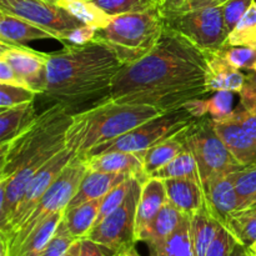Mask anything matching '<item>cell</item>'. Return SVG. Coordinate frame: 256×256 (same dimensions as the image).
Returning <instances> with one entry per match:
<instances>
[{"label": "cell", "instance_id": "6da1fadb", "mask_svg": "<svg viewBox=\"0 0 256 256\" xmlns=\"http://www.w3.org/2000/svg\"><path fill=\"white\" fill-rule=\"evenodd\" d=\"M206 54L174 30L164 34L150 54L122 66L110 90L118 104L149 105L164 112L208 95Z\"/></svg>", "mask_w": 256, "mask_h": 256}, {"label": "cell", "instance_id": "7a4b0ae2", "mask_svg": "<svg viewBox=\"0 0 256 256\" xmlns=\"http://www.w3.org/2000/svg\"><path fill=\"white\" fill-rule=\"evenodd\" d=\"M122 62L99 40L82 45L65 44L59 52H48L44 96L72 114L80 108L95 106L109 100Z\"/></svg>", "mask_w": 256, "mask_h": 256}, {"label": "cell", "instance_id": "3957f363", "mask_svg": "<svg viewBox=\"0 0 256 256\" xmlns=\"http://www.w3.org/2000/svg\"><path fill=\"white\" fill-rule=\"evenodd\" d=\"M74 115L54 104L12 140L0 144V180L9 179L20 168L40 159H52L68 145Z\"/></svg>", "mask_w": 256, "mask_h": 256}, {"label": "cell", "instance_id": "277c9868", "mask_svg": "<svg viewBox=\"0 0 256 256\" xmlns=\"http://www.w3.org/2000/svg\"><path fill=\"white\" fill-rule=\"evenodd\" d=\"M162 114L165 112L149 105L118 104L112 100L72 114L70 132L78 139V158L82 159L94 148L118 139Z\"/></svg>", "mask_w": 256, "mask_h": 256}, {"label": "cell", "instance_id": "5b68a950", "mask_svg": "<svg viewBox=\"0 0 256 256\" xmlns=\"http://www.w3.org/2000/svg\"><path fill=\"white\" fill-rule=\"evenodd\" d=\"M164 30V15L158 8L112 16L105 29L98 30L95 39L108 45L126 66L150 54L162 39Z\"/></svg>", "mask_w": 256, "mask_h": 256}, {"label": "cell", "instance_id": "8992f818", "mask_svg": "<svg viewBox=\"0 0 256 256\" xmlns=\"http://www.w3.org/2000/svg\"><path fill=\"white\" fill-rule=\"evenodd\" d=\"M86 172V165L78 156L62 170L59 178L42 195L36 206L20 225L19 229L10 236L8 242L0 240V242L6 245L8 256H14L22 242L55 212L66 210Z\"/></svg>", "mask_w": 256, "mask_h": 256}, {"label": "cell", "instance_id": "52a82bcc", "mask_svg": "<svg viewBox=\"0 0 256 256\" xmlns=\"http://www.w3.org/2000/svg\"><path fill=\"white\" fill-rule=\"evenodd\" d=\"M182 136L196 160L202 185L218 175L230 174L245 168L225 146L210 116L195 120L182 132Z\"/></svg>", "mask_w": 256, "mask_h": 256}, {"label": "cell", "instance_id": "ba28073f", "mask_svg": "<svg viewBox=\"0 0 256 256\" xmlns=\"http://www.w3.org/2000/svg\"><path fill=\"white\" fill-rule=\"evenodd\" d=\"M196 119L185 108L165 112V114L135 128L132 132L122 135L118 139L94 148L85 158L110 152H138V154H140V152H146L148 149L156 145L158 142L185 130ZM85 158H82V159H85Z\"/></svg>", "mask_w": 256, "mask_h": 256}, {"label": "cell", "instance_id": "9c48e42d", "mask_svg": "<svg viewBox=\"0 0 256 256\" xmlns=\"http://www.w3.org/2000/svg\"><path fill=\"white\" fill-rule=\"evenodd\" d=\"M164 20L165 26L184 36L204 52H216L224 46L226 40L228 32L222 5L164 15Z\"/></svg>", "mask_w": 256, "mask_h": 256}, {"label": "cell", "instance_id": "30bf717a", "mask_svg": "<svg viewBox=\"0 0 256 256\" xmlns=\"http://www.w3.org/2000/svg\"><path fill=\"white\" fill-rule=\"evenodd\" d=\"M72 128V126H70ZM78 156V139L72 132H68V145L58 152L52 160L46 162L39 172L35 174L32 182L28 185L24 195L20 199L12 219L8 222L4 229L0 230V240L8 242L12 234L20 228V225L25 222L30 212L34 210L42 195L48 192L52 182L59 178L62 170Z\"/></svg>", "mask_w": 256, "mask_h": 256}, {"label": "cell", "instance_id": "8fae6325", "mask_svg": "<svg viewBox=\"0 0 256 256\" xmlns=\"http://www.w3.org/2000/svg\"><path fill=\"white\" fill-rule=\"evenodd\" d=\"M140 192L142 182L134 178L124 202L102 222L95 225L86 238L102 245L114 256L135 246L138 242L135 238V219Z\"/></svg>", "mask_w": 256, "mask_h": 256}, {"label": "cell", "instance_id": "7c38bea8", "mask_svg": "<svg viewBox=\"0 0 256 256\" xmlns=\"http://www.w3.org/2000/svg\"><path fill=\"white\" fill-rule=\"evenodd\" d=\"M0 12L15 15L49 32H56L65 44V34L82 26V22L55 2L46 0H0Z\"/></svg>", "mask_w": 256, "mask_h": 256}, {"label": "cell", "instance_id": "4fadbf2b", "mask_svg": "<svg viewBox=\"0 0 256 256\" xmlns=\"http://www.w3.org/2000/svg\"><path fill=\"white\" fill-rule=\"evenodd\" d=\"M0 59H4L28 84L30 90L42 95L46 84L48 52L32 50L25 45L0 42Z\"/></svg>", "mask_w": 256, "mask_h": 256}, {"label": "cell", "instance_id": "5bb4252c", "mask_svg": "<svg viewBox=\"0 0 256 256\" xmlns=\"http://www.w3.org/2000/svg\"><path fill=\"white\" fill-rule=\"evenodd\" d=\"M235 172L218 175L202 185L205 192V206L212 216L222 225L229 216L239 212L242 206L240 198L235 189Z\"/></svg>", "mask_w": 256, "mask_h": 256}, {"label": "cell", "instance_id": "9a60e30c", "mask_svg": "<svg viewBox=\"0 0 256 256\" xmlns=\"http://www.w3.org/2000/svg\"><path fill=\"white\" fill-rule=\"evenodd\" d=\"M82 160L86 165L88 172L128 174L139 179L142 182L149 178V175H146V172H144L142 155L138 152H102V154L92 155Z\"/></svg>", "mask_w": 256, "mask_h": 256}, {"label": "cell", "instance_id": "2e32d148", "mask_svg": "<svg viewBox=\"0 0 256 256\" xmlns=\"http://www.w3.org/2000/svg\"><path fill=\"white\" fill-rule=\"evenodd\" d=\"M206 54V80L205 86L209 94L228 90L235 94H240L246 80V74L236 68L232 66L222 55L216 52Z\"/></svg>", "mask_w": 256, "mask_h": 256}, {"label": "cell", "instance_id": "e0dca14e", "mask_svg": "<svg viewBox=\"0 0 256 256\" xmlns=\"http://www.w3.org/2000/svg\"><path fill=\"white\" fill-rule=\"evenodd\" d=\"M168 202L166 189L164 180L149 176L142 182L139 202L136 208V219H135V238L142 232V230L154 220L158 212Z\"/></svg>", "mask_w": 256, "mask_h": 256}, {"label": "cell", "instance_id": "ac0fdd59", "mask_svg": "<svg viewBox=\"0 0 256 256\" xmlns=\"http://www.w3.org/2000/svg\"><path fill=\"white\" fill-rule=\"evenodd\" d=\"M214 126L232 156L244 166L256 164V139L239 124L228 120L215 122Z\"/></svg>", "mask_w": 256, "mask_h": 256}, {"label": "cell", "instance_id": "d6986e66", "mask_svg": "<svg viewBox=\"0 0 256 256\" xmlns=\"http://www.w3.org/2000/svg\"><path fill=\"white\" fill-rule=\"evenodd\" d=\"M35 40H58L62 42V36L56 32L42 29L15 15L0 12V42L24 45Z\"/></svg>", "mask_w": 256, "mask_h": 256}, {"label": "cell", "instance_id": "ffe728a7", "mask_svg": "<svg viewBox=\"0 0 256 256\" xmlns=\"http://www.w3.org/2000/svg\"><path fill=\"white\" fill-rule=\"evenodd\" d=\"M168 202L182 214L192 216L205 208V192L202 184L192 179L164 180Z\"/></svg>", "mask_w": 256, "mask_h": 256}, {"label": "cell", "instance_id": "44dd1931", "mask_svg": "<svg viewBox=\"0 0 256 256\" xmlns=\"http://www.w3.org/2000/svg\"><path fill=\"white\" fill-rule=\"evenodd\" d=\"M185 216L188 215L182 214L172 202H168L162 206V209L158 212L154 220L138 236V242H145L149 249L158 246L180 226Z\"/></svg>", "mask_w": 256, "mask_h": 256}, {"label": "cell", "instance_id": "7402d4cb", "mask_svg": "<svg viewBox=\"0 0 256 256\" xmlns=\"http://www.w3.org/2000/svg\"><path fill=\"white\" fill-rule=\"evenodd\" d=\"M128 178L132 176L128 174H116V172H88L68 208L78 206L90 200L102 199L108 192L125 182Z\"/></svg>", "mask_w": 256, "mask_h": 256}, {"label": "cell", "instance_id": "603a6c76", "mask_svg": "<svg viewBox=\"0 0 256 256\" xmlns=\"http://www.w3.org/2000/svg\"><path fill=\"white\" fill-rule=\"evenodd\" d=\"M182 132L158 142L146 152H140L142 158V164H144V172H146V175H150L160 168L165 166L180 152L188 149L184 136H182Z\"/></svg>", "mask_w": 256, "mask_h": 256}, {"label": "cell", "instance_id": "cb8c5ba5", "mask_svg": "<svg viewBox=\"0 0 256 256\" xmlns=\"http://www.w3.org/2000/svg\"><path fill=\"white\" fill-rule=\"evenodd\" d=\"M102 199L90 200L78 206L66 208L64 214V222L70 234L76 240L86 238L90 230L96 222L100 212Z\"/></svg>", "mask_w": 256, "mask_h": 256}, {"label": "cell", "instance_id": "d4e9b609", "mask_svg": "<svg viewBox=\"0 0 256 256\" xmlns=\"http://www.w3.org/2000/svg\"><path fill=\"white\" fill-rule=\"evenodd\" d=\"M220 225L222 224L208 212L206 206L190 216V238L194 256H206Z\"/></svg>", "mask_w": 256, "mask_h": 256}, {"label": "cell", "instance_id": "484cf974", "mask_svg": "<svg viewBox=\"0 0 256 256\" xmlns=\"http://www.w3.org/2000/svg\"><path fill=\"white\" fill-rule=\"evenodd\" d=\"M36 118L32 102L0 109V144L19 135Z\"/></svg>", "mask_w": 256, "mask_h": 256}, {"label": "cell", "instance_id": "4316f807", "mask_svg": "<svg viewBox=\"0 0 256 256\" xmlns=\"http://www.w3.org/2000/svg\"><path fill=\"white\" fill-rule=\"evenodd\" d=\"M56 4L64 8L84 25L96 30L105 29L112 19V16L106 14L94 2L90 0H59Z\"/></svg>", "mask_w": 256, "mask_h": 256}, {"label": "cell", "instance_id": "83f0119b", "mask_svg": "<svg viewBox=\"0 0 256 256\" xmlns=\"http://www.w3.org/2000/svg\"><path fill=\"white\" fill-rule=\"evenodd\" d=\"M149 176L158 178V179L162 180L192 179L195 180V182H202L199 166H198V162L195 160L194 155H192V152L189 149L180 152L172 162H168L165 166L158 169L156 172H152Z\"/></svg>", "mask_w": 256, "mask_h": 256}, {"label": "cell", "instance_id": "f1b7e54d", "mask_svg": "<svg viewBox=\"0 0 256 256\" xmlns=\"http://www.w3.org/2000/svg\"><path fill=\"white\" fill-rule=\"evenodd\" d=\"M65 210L55 212L52 216H50L44 224L38 228L22 244V246L18 249L14 256H38L42 252V250L48 246L50 240L56 232L58 226L64 219Z\"/></svg>", "mask_w": 256, "mask_h": 256}, {"label": "cell", "instance_id": "f546056e", "mask_svg": "<svg viewBox=\"0 0 256 256\" xmlns=\"http://www.w3.org/2000/svg\"><path fill=\"white\" fill-rule=\"evenodd\" d=\"M150 256H194L190 238V216H185L180 226L158 246L150 249Z\"/></svg>", "mask_w": 256, "mask_h": 256}, {"label": "cell", "instance_id": "4dcf8cb0", "mask_svg": "<svg viewBox=\"0 0 256 256\" xmlns=\"http://www.w3.org/2000/svg\"><path fill=\"white\" fill-rule=\"evenodd\" d=\"M224 46L256 48V0H252L244 16L228 34Z\"/></svg>", "mask_w": 256, "mask_h": 256}, {"label": "cell", "instance_id": "1f68e13d", "mask_svg": "<svg viewBox=\"0 0 256 256\" xmlns=\"http://www.w3.org/2000/svg\"><path fill=\"white\" fill-rule=\"evenodd\" d=\"M224 226L232 232V236L236 239L239 244L250 248L256 242V216L246 212H235Z\"/></svg>", "mask_w": 256, "mask_h": 256}, {"label": "cell", "instance_id": "d6a6232c", "mask_svg": "<svg viewBox=\"0 0 256 256\" xmlns=\"http://www.w3.org/2000/svg\"><path fill=\"white\" fill-rule=\"evenodd\" d=\"M110 16L142 12L160 8V0H92Z\"/></svg>", "mask_w": 256, "mask_h": 256}, {"label": "cell", "instance_id": "836d02e7", "mask_svg": "<svg viewBox=\"0 0 256 256\" xmlns=\"http://www.w3.org/2000/svg\"><path fill=\"white\" fill-rule=\"evenodd\" d=\"M232 66L239 70L252 72L256 65V48L249 46H222L216 50Z\"/></svg>", "mask_w": 256, "mask_h": 256}, {"label": "cell", "instance_id": "e575fe53", "mask_svg": "<svg viewBox=\"0 0 256 256\" xmlns=\"http://www.w3.org/2000/svg\"><path fill=\"white\" fill-rule=\"evenodd\" d=\"M235 189L242 202L239 210L242 212L256 195V164L242 168L235 172Z\"/></svg>", "mask_w": 256, "mask_h": 256}, {"label": "cell", "instance_id": "d590c367", "mask_svg": "<svg viewBox=\"0 0 256 256\" xmlns=\"http://www.w3.org/2000/svg\"><path fill=\"white\" fill-rule=\"evenodd\" d=\"M132 179H134V178H128L125 182H122V184L115 186L112 192H109L104 198H102V205H100V212L99 215H98L95 225L102 222L108 215H110L112 212H115V210L124 202L125 198H126L128 192H129L130 190V186H132Z\"/></svg>", "mask_w": 256, "mask_h": 256}, {"label": "cell", "instance_id": "8d00e7d4", "mask_svg": "<svg viewBox=\"0 0 256 256\" xmlns=\"http://www.w3.org/2000/svg\"><path fill=\"white\" fill-rule=\"evenodd\" d=\"M36 95V92L26 89V88L0 84V109L29 104V102H34Z\"/></svg>", "mask_w": 256, "mask_h": 256}, {"label": "cell", "instance_id": "74e56055", "mask_svg": "<svg viewBox=\"0 0 256 256\" xmlns=\"http://www.w3.org/2000/svg\"><path fill=\"white\" fill-rule=\"evenodd\" d=\"M228 0H160V10L162 15L178 14L202 8L220 6Z\"/></svg>", "mask_w": 256, "mask_h": 256}, {"label": "cell", "instance_id": "f35d334b", "mask_svg": "<svg viewBox=\"0 0 256 256\" xmlns=\"http://www.w3.org/2000/svg\"><path fill=\"white\" fill-rule=\"evenodd\" d=\"M234 94L228 90H220L214 92L209 100V116L215 122L226 119L234 112Z\"/></svg>", "mask_w": 256, "mask_h": 256}, {"label": "cell", "instance_id": "ab89813d", "mask_svg": "<svg viewBox=\"0 0 256 256\" xmlns=\"http://www.w3.org/2000/svg\"><path fill=\"white\" fill-rule=\"evenodd\" d=\"M75 240L76 239L70 234L66 225H65L64 219H62V222L58 226L56 232L52 236V239L50 240L48 246L42 250V254L38 256H65Z\"/></svg>", "mask_w": 256, "mask_h": 256}, {"label": "cell", "instance_id": "60d3db41", "mask_svg": "<svg viewBox=\"0 0 256 256\" xmlns=\"http://www.w3.org/2000/svg\"><path fill=\"white\" fill-rule=\"evenodd\" d=\"M252 2V0H228L225 4L222 5L225 29L228 34L236 26Z\"/></svg>", "mask_w": 256, "mask_h": 256}, {"label": "cell", "instance_id": "b9f144b4", "mask_svg": "<svg viewBox=\"0 0 256 256\" xmlns=\"http://www.w3.org/2000/svg\"><path fill=\"white\" fill-rule=\"evenodd\" d=\"M236 244V239H235L232 235V232L222 224L219 229H218V232L216 235H215L214 240H212V242L210 244L206 256H232V250H234L235 245Z\"/></svg>", "mask_w": 256, "mask_h": 256}, {"label": "cell", "instance_id": "7bdbcfd3", "mask_svg": "<svg viewBox=\"0 0 256 256\" xmlns=\"http://www.w3.org/2000/svg\"><path fill=\"white\" fill-rule=\"evenodd\" d=\"M239 95L242 109L256 112V70L248 72L244 88Z\"/></svg>", "mask_w": 256, "mask_h": 256}, {"label": "cell", "instance_id": "ee69618b", "mask_svg": "<svg viewBox=\"0 0 256 256\" xmlns=\"http://www.w3.org/2000/svg\"><path fill=\"white\" fill-rule=\"evenodd\" d=\"M228 122H232L239 124L244 130H246L250 135L256 139V112H248L245 109H234V112L226 118Z\"/></svg>", "mask_w": 256, "mask_h": 256}, {"label": "cell", "instance_id": "f6af8a7d", "mask_svg": "<svg viewBox=\"0 0 256 256\" xmlns=\"http://www.w3.org/2000/svg\"><path fill=\"white\" fill-rule=\"evenodd\" d=\"M96 29L88 25H82L79 28L70 30L65 34V44H72V45H82L86 42H92L96 35ZM64 44V45H65Z\"/></svg>", "mask_w": 256, "mask_h": 256}, {"label": "cell", "instance_id": "bcb514c9", "mask_svg": "<svg viewBox=\"0 0 256 256\" xmlns=\"http://www.w3.org/2000/svg\"><path fill=\"white\" fill-rule=\"evenodd\" d=\"M0 84L15 85V86H22L29 89L26 82L14 72V69L10 66L9 62H5L4 59H0Z\"/></svg>", "mask_w": 256, "mask_h": 256}, {"label": "cell", "instance_id": "7dc6e473", "mask_svg": "<svg viewBox=\"0 0 256 256\" xmlns=\"http://www.w3.org/2000/svg\"><path fill=\"white\" fill-rule=\"evenodd\" d=\"M182 108H185L195 119L209 116V100L204 99V98L190 100Z\"/></svg>", "mask_w": 256, "mask_h": 256}, {"label": "cell", "instance_id": "c3c4849f", "mask_svg": "<svg viewBox=\"0 0 256 256\" xmlns=\"http://www.w3.org/2000/svg\"><path fill=\"white\" fill-rule=\"evenodd\" d=\"M104 248L98 242H92L89 238L80 239V252L79 256H106Z\"/></svg>", "mask_w": 256, "mask_h": 256}, {"label": "cell", "instance_id": "681fc988", "mask_svg": "<svg viewBox=\"0 0 256 256\" xmlns=\"http://www.w3.org/2000/svg\"><path fill=\"white\" fill-rule=\"evenodd\" d=\"M232 256H250L249 249H248L246 246H244V245H242L238 242V244L235 245L234 250H232Z\"/></svg>", "mask_w": 256, "mask_h": 256}, {"label": "cell", "instance_id": "f907efd6", "mask_svg": "<svg viewBox=\"0 0 256 256\" xmlns=\"http://www.w3.org/2000/svg\"><path fill=\"white\" fill-rule=\"evenodd\" d=\"M80 252V239L75 240L72 244V246L69 248V250L66 252V255L65 256H79Z\"/></svg>", "mask_w": 256, "mask_h": 256}, {"label": "cell", "instance_id": "816d5d0a", "mask_svg": "<svg viewBox=\"0 0 256 256\" xmlns=\"http://www.w3.org/2000/svg\"><path fill=\"white\" fill-rule=\"evenodd\" d=\"M116 256H142V255H140L139 252H136L135 246H132V248H129V249L124 250V252H122L120 254H118Z\"/></svg>", "mask_w": 256, "mask_h": 256}, {"label": "cell", "instance_id": "f5cc1de1", "mask_svg": "<svg viewBox=\"0 0 256 256\" xmlns=\"http://www.w3.org/2000/svg\"><path fill=\"white\" fill-rule=\"evenodd\" d=\"M254 210H256V195L254 198H252V200H250V202L248 204V206L245 208L244 210H242V212H254Z\"/></svg>", "mask_w": 256, "mask_h": 256}, {"label": "cell", "instance_id": "db71d44e", "mask_svg": "<svg viewBox=\"0 0 256 256\" xmlns=\"http://www.w3.org/2000/svg\"><path fill=\"white\" fill-rule=\"evenodd\" d=\"M248 249H249V255L250 256H256V252H254V250H252L250 248H248Z\"/></svg>", "mask_w": 256, "mask_h": 256}, {"label": "cell", "instance_id": "11a10c76", "mask_svg": "<svg viewBox=\"0 0 256 256\" xmlns=\"http://www.w3.org/2000/svg\"><path fill=\"white\" fill-rule=\"evenodd\" d=\"M246 212V214H252V215H255V216H256V210H254V212Z\"/></svg>", "mask_w": 256, "mask_h": 256}, {"label": "cell", "instance_id": "9f6ffc18", "mask_svg": "<svg viewBox=\"0 0 256 256\" xmlns=\"http://www.w3.org/2000/svg\"><path fill=\"white\" fill-rule=\"evenodd\" d=\"M250 249H252V250H254V252H256V242H254V244H252V246H250Z\"/></svg>", "mask_w": 256, "mask_h": 256}, {"label": "cell", "instance_id": "6f0895ef", "mask_svg": "<svg viewBox=\"0 0 256 256\" xmlns=\"http://www.w3.org/2000/svg\"><path fill=\"white\" fill-rule=\"evenodd\" d=\"M46 2H55V4H56V2H59V0H46Z\"/></svg>", "mask_w": 256, "mask_h": 256}, {"label": "cell", "instance_id": "680465c9", "mask_svg": "<svg viewBox=\"0 0 256 256\" xmlns=\"http://www.w3.org/2000/svg\"><path fill=\"white\" fill-rule=\"evenodd\" d=\"M254 70H256V65H255V69Z\"/></svg>", "mask_w": 256, "mask_h": 256}, {"label": "cell", "instance_id": "91938a15", "mask_svg": "<svg viewBox=\"0 0 256 256\" xmlns=\"http://www.w3.org/2000/svg\"><path fill=\"white\" fill-rule=\"evenodd\" d=\"M90 2H92V0H90Z\"/></svg>", "mask_w": 256, "mask_h": 256}]
</instances>
